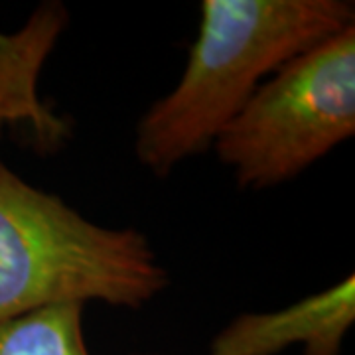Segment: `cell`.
Returning <instances> with one entry per match:
<instances>
[{
  "label": "cell",
  "instance_id": "obj_1",
  "mask_svg": "<svg viewBox=\"0 0 355 355\" xmlns=\"http://www.w3.org/2000/svg\"><path fill=\"white\" fill-rule=\"evenodd\" d=\"M349 26L352 0H203L184 73L137 125L139 162L162 178L209 150L279 67Z\"/></svg>",
  "mask_w": 355,
  "mask_h": 355
},
{
  "label": "cell",
  "instance_id": "obj_7",
  "mask_svg": "<svg viewBox=\"0 0 355 355\" xmlns=\"http://www.w3.org/2000/svg\"><path fill=\"white\" fill-rule=\"evenodd\" d=\"M137 355H158V354H137Z\"/></svg>",
  "mask_w": 355,
  "mask_h": 355
},
{
  "label": "cell",
  "instance_id": "obj_2",
  "mask_svg": "<svg viewBox=\"0 0 355 355\" xmlns=\"http://www.w3.org/2000/svg\"><path fill=\"white\" fill-rule=\"evenodd\" d=\"M168 284L142 231L91 221L0 158V324L64 304L140 310Z\"/></svg>",
  "mask_w": 355,
  "mask_h": 355
},
{
  "label": "cell",
  "instance_id": "obj_5",
  "mask_svg": "<svg viewBox=\"0 0 355 355\" xmlns=\"http://www.w3.org/2000/svg\"><path fill=\"white\" fill-rule=\"evenodd\" d=\"M62 4L40 6L28 24L12 36L0 34V130L6 125H30L44 146L62 142L67 127L38 97V76L65 28Z\"/></svg>",
  "mask_w": 355,
  "mask_h": 355
},
{
  "label": "cell",
  "instance_id": "obj_6",
  "mask_svg": "<svg viewBox=\"0 0 355 355\" xmlns=\"http://www.w3.org/2000/svg\"><path fill=\"white\" fill-rule=\"evenodd\" d=\"M83 312L79 304L51 306L0 324V355H91Z\"/></svg>",
  "mask_w": 355,
  "mask_h": 355
},
{
  "label": "cell",
  "instance_id": "obj_4",
  "mask_svg": "<svg viewBox=\"0 0 355 355\" xmlns=\"http://www.w3.org/2000/svg\"><path fill=\"white\" fill-rule=\"evenodd\" d=\"M355 324V279L347 275L326 291L272 312H243L209 343L207 355H342Z\"/></svg>",
  "mask_w": 355,
  "mask_h": 355
},
{
  "label": "cell",
  "instance_id": "obj_3",
  "mask_svg": "<svg viewBox=\"0 0 355 355\" xmlns=\"http://www.w3.org/2000/svg\"><path fill=\"white\" fill-rule=\"evenodd\" d=\"M355 135V26L279 67L214 142L239 188L300 176Z\"/></svg>",
  "mask_w": 355,
  "mask_h": 355
}]
</instances>
